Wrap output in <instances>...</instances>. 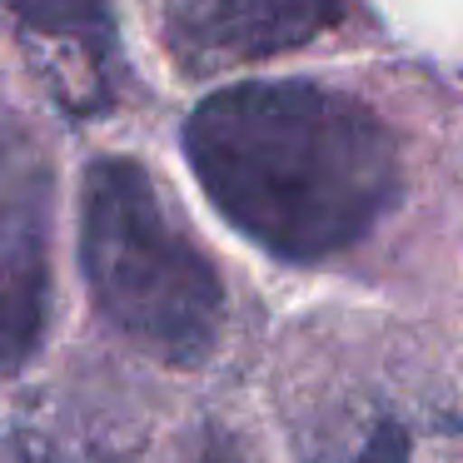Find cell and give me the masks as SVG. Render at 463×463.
<instances>
[{"instance_id":"3957f363","label":"cell","mask_w":463,"mask_h":463,"mask_svg":"<svg viewBox=\"0 0 463 463\" xmlns=\"http://www.w3.org/2000/svg\"><path fill=\"white\" fill-rule=\"evenodd\" d=\"M51 204L55 175L41 135L0 110V379L41 349L51 314Z\"/></svg>"},{"instance_id":"5b68a950","label":"cell","mask_w":463,"mask_h":463,"mask_svg":"<svg viewBox=\"0 0 463 463\" xmlns=\"http://www.w3.org/2000/svg\"><path fill=\"white\" fill-rule=\"evenodd\" d=\"M21 31L41 45L45 71L61 85V100L75 115L110 105V65H115V21L105 0H11Z\"/></svg>"},{"instance_id":"277c9868","label":"cell","mask_w":463,"mask_h":463,"mask_svg":"<svg viewBox=\"0 0 463 463\" xmlns=\"http://www.w3.org/2000/svg\"><path fill=\"white\" fill-rule=\"evenodd\" d=\"M165 41L184 71L269 61L334 31L349 0H160Z\"/></svg>"},{"instance_id":"52a82bcc","label":"cell","mask_w":463,"mask_h":463,"mask_svg":"<svg viewBox=\"0 0 463 463\" xmlns=\"http://www.w3.org/2000/svg\"><path fill=\"white\" fill-rule=\"evenodd\" d=\"M21 463H80V458H65V453H51V449H25ZM180 463H244V458H240V453H234L224 439H200Z\"/></svg>"},{"instance_id":"8992f818","label":"cell","mask_w":463,"mask_h":463,"mask_svg":"<svg viewBox=\"0 0 463 463\" xmlns=\"http://www.w3.org/2000/svg\"><path fill=\"white\" fill-rule=\"evenodd\" d=\"M314 463H439L429 458V443L399 413H369V419L349 423L344 433H329Z\"/></svg>"},{"instance_id":"6da1fadb","label":"cell","mask_w":463,"mask_h":463,"mask_svg":"<svg viewBox=\"0 0 463 463\" xmlns=\"http://www.w3.org/2000/svg\"><path fill=\"white\" fill-rule=\"evenodd\" d=\"M184 155L214 210L294 264L359 244L399 200V145L383 120L309 80H254L200 100Z\"/></svg>"},{"instance_id":"7a4b0ae2","label":"cell","mask_w":463,"mask_h":463,"mask_svg":"<svg viewBox=\"0 0 463 463\" xmlns=\"http://www.w3.org/2000/svg\"><path fill=\"white\" fill-rule=\"evenodd\" d=\"M80 269L115 334L165 364H204L224 284L135 160H95L80 200Z\"/></svg>"}]
</instances>
